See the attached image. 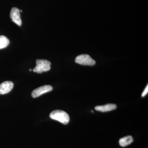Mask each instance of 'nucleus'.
I'll list each match as a JSON object with an SVG mask.
<instances>
[{
	"label": "nucleus",
	"mask_w": 148,
	"mask_h": 148,
	"mask_svg": "<svg viewBox=\"0 0 148 148\" xmlns=\"http://www.w3.org/2000/svg\"><path fill=\"white\" fill-rule=\"evenodd\" d=\"M29 71H32V69H29Z\"/></svg>",
	"instance_id": "9b49d317"
},
{
	"label": "nucleus",
	"mask_w": 148,
	"mask_h": 148,
	"mask_svg": "<svg viewBox=\"0 0 148 148\" xmlns=\"http://www.w3.org/2000/svg\"><path fill=\"white\" fill-rule=\"evenodd\" d=\"M10 41L5 36H0V49L6 47L9 44Z\"/></svg>",
	"instance_id": "1a4fd4ad"
},
{
	"label": "nucleus",
	"mask_w": 148,
	"mask_h": 148,
	"mask_svg": "<svg viewBox=\"0 0 148 148\" xmlns=\"http://www.w3.org/2000/svg\"><path fill=\"white\" fill-rule=\"evenodd\" d=\"M133 142L132 137L130 135L123 137L120 139L119 144L122 147H125L130 145Z\"/></svg>",
	"instance_id": "6e6552de"
},
{
	"label": "nucleus",
	"mask_w": 148,
	"mask_h": 148,
	"mask_svg": "<svg viewBox=\"0 0 148 148\" xmlns=\"http://www.w3.org/2000/svg\"><path fill=\"white\" fill-rule=\"evenodd\" d=\"M75 61L77 64L85 66H92L95 64V60L87 54L78 56L76 58Z\"/></svg>",
	"instance_id": "7ed1b4c3"
},
{
	"label": "nucleus",
	"mask_w": 148,
	"mask_h": 148,
	"mask_svg": "<svg viewBox=\"0 0 148 148\" xmlns=\"http://www.w3.org/2000/svg\"><path fill=\"white\" fill-rule=\"evenodd\" d=\"M14 86L13 82L5 81L0 84V94L3 95L10 92Z\"/></svg>",
	"instance_id": "423d86ee"
},
{
	"label": "nucleus",
	"mask_w": 148,
	"mask_h": 148,
	"mask_svg": "<svg viewBox=\"0 0 148 148\" xmlns=\"http://www.w3.org/2000/svg\"><path fill=\"white\" fill-rule=\"evenodd\" d=\"M49 117L51 119L57 121L65 125L68 124L70 121L69 114L66 112L60 110L53 111L51 113Z\"/></svg>",
	"instance_id": "f257e3e1"
},
{
	"label": "nucleus",
	"mask_w": 148,
	"mask_h": 148,
	"mask_svg": "<svg viewBox=\"0 0 148 148\" xmlns=\"http://www.w3.org/2000/svg\"><path fill=\"white\" fill-rule=\"evenodd\" d=\"M148 92V85L147 86V87H146L144 91H143V93L142 94V96L143 97H145V96H146V95L147 94Z\"/></svg>",
	"instance_id": "9d476101"
},
{
	"label": "nucleus",
	"mask_w": 148,
	"mask_h": 148,
	"mask_svg": "<svg viewBox=\"0 0 148 148\" xmlns=\"http://www.w3.org/2000/svg\"><path fill=\"white\" fill-rule=\"evenodd\" d=\"M20 10L16 8H13L11 10L10 17L12 20L18 26H21L22 24Z\"/></svg>",
	"instance_id": "39448f33"
},
{
	"label": "nucleus",
	"mask_w": 148,
	"mask_h": 148,
	"mask_svg": "<svg viewBox=\"0 0 148 148\" xmlns=\"http://www.w3.org/2000/svg\"><path fill=\"white\" fill-rule=\"evenodd\" d=\"M36 66L33 70L34 72L41 73L44 72H47L51 69V62L46 60L38 59L36 61Z\"/></svg>",
	"instance_id": "f03ea898"
},
{
	"label": "nucleus",
	"mask_w": 148,
	"mask_h": 148,
	"mask_svg": "<svg viewBox=\"0 0 148 148\" xmlns=\"http://www.w3.org/2000/svg\"><path fill=\"white\" fill-rule=\"evenodd\" d=\"M53 88L50 85H44L36 88L32 92V95L34 98H37L44 93L51 91Z\"/></svg>",
	"instance_id": "20e7f679"
},
{
	"label": "nucleus",
	"mask_w": 148,
	"mask_h": 148,
	"mask_svg": "<svg viewBox=\"0 0 148 148\" xmlns=\"http://www.w3.org/2000/svg\"><path fill=\"white\" fill-rule=\"evenodd\" d=\"M116 105L113 104H108L104 106H97L95 107L96 110L101 112H107L116 109Z\"/></svg>",
	"instance_id": "0eeeda50"
}]
</instances>
